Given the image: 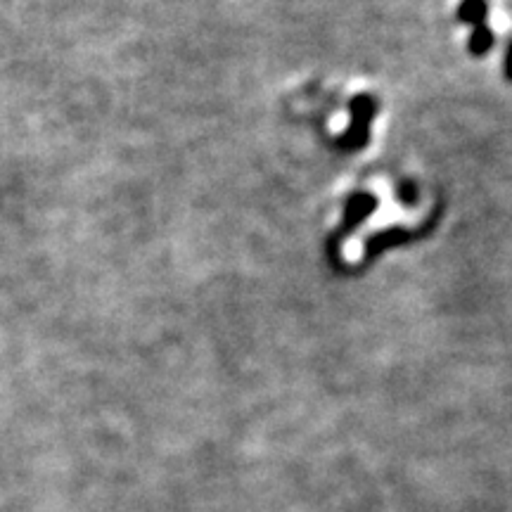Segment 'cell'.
I'll list each match as a JSON object with an SVG mask.
<instances>
[{
	"mask_svg": "<svg viewBox=\"0 0 512 512\" xmlns=\"http://www.w3.org/2000/svg\"><path fill=\"white\" fill-rule=\"evenodd\" d=\"M377 209V197L370 195V192H354V195L347 197V204H344V221L339 223V228L328 238V261L335 271H342L344 261L339 256V247L342 242L354 233L356 226H361L363 221L370 219Z\"/></svg>",
	"mask_w": 512,
	"mask_h": 512,
	"instance_id": "6da1fadb",
	"label": "cell"
},
{
	"mask_svg": "<svg viewBox=\"0 0 512 512\" xmlns=\"http://www.w3.org/2000/svg\"><path fill=\"white\" fill-rule=\"evenodd\" d=\"M349 112H351V124L335 143L342 152H356V150H363V147L368 145L370 124H373V119L377 114V102L373 95H368V93L354 95L349 102Z\"/></svg>",
	"mask_w": 512,
	"mask_h": 512,
	"instance_id": "7a4b0ae2",
	"label": "cell"
},
{
	"mask_svg": "<svg viewBox=\"0 0 512 512\" xmlns=\"http://www.w3.org/2000/svg\"><path fill=\"white\" fill-rule=\"evenodd\" d=\"M486 15H489V3L486 0H463L458 5V19L472 27L467 48L475 57H484L496 43V34L486 24Z\"/></svg>",
	"mask_w": 512,
	"mask_h": 512,
	"instance_id": "3957f363",
	"label": "cell"
},
{
	"mask_svg": "<svg viewBox=\"0 0 512 512\" xmlns=\"http://www.w3.org/2000/svg\"><path fill=\"white\" fill-rule=\"evenodd\" d=\"M427 230H430V228H425V230H413V228L394 226V228L382 230V233L370 235V238L366 240V261L375 259L377 254L387 252L389 247H399V245H403V242L420 238V235H425Z\"/></svg>",
	"mask_w": 512,
	"mask_h": 512,
	"instance_id": "277c9868",
	"label": "cell"
},
{
	"mask_svg": "<svg viewBox=\"0 0 512 512\" xmlns=\"http://www.w3.org/2000/svg\"><path fill=\"white\" fill-rule=\"evenodd\" d=\"M396 197H399V200L406 202V204H415V200H418V192H415V185L413 183L403 181L399 185V190H396Z\"/></svg>",
	"mask_w": 512,
	"mask_h": 512,
	"instance_id": "5b68a950",
	"label": "cell"
},
{
	"mask_svg": "<svg viewBox=\"0 0 512 512\" xmlns=\"http://www.w3.org/2000/svg\"><path fill=\"white\" fill-rule=\"evenodd\" d=\"M503 69H505V79L512 81V38H510V43H508V50H505Z\"/></svg>",
	"mask_w": 512,
	"mask_h": 512,
	"instance_id": "8992f818",
	"label": "cell"
}]
</instances>
